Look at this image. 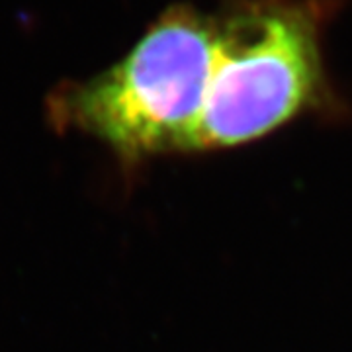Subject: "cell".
Listing matches in <instances>:
<instances>
[{"mask_svg": "<svg viewBox=\"0 0 352 352\" xmlns=\"http://www.w3.org/2000/svg\"><path fill=\"white\" fill-rule=\"evenodd\" d=\"M217 53V14L173 6L122 61L55 88L51 124L98 139L129 164L192 153Z\"/></svg>", "mask_w": 352, "mask_h": 352, "instance_id": "1", "label": "cell"}, {"mask_svg": "<svg viewBox=\"0 0 352 352\" xmlns=\"http://www.w3.org/2000/svg\"><path fill=\"white\" fill-rule=\"evenodd\" d=\"M325 0H229L217 14L219 53L194 151L272 133L325 94Z\"/></svg>", "mask_w": 352, "mask_h": 352, "instance_id": "2", "label": "cell"}]
</instances>
